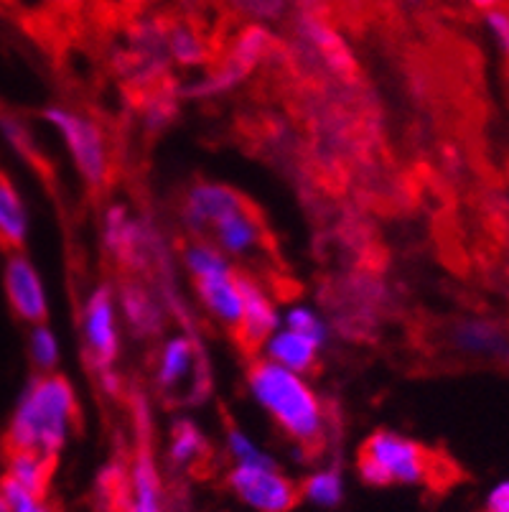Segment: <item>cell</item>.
<instances>
[{"mask_svg": "<svg viewBox=\"0 0 509 512\" xmlns=\"http://www.w3.org/2000/svg\"><path fill=\"white\" fill-rule=\"evenodd\" d=\"M77 416V393L64 375L44 372L28 383L6 434V451H39L56 456L67 444Z\"/></svg>", "mask_w": 509, "mask_h": 512, "instance_id": "obj_1", "label": "cell"}, {"mask_svg": "<svg viewBox=\"0 0 509 512\" xmlns=\"http://www.w3.org/2000/svg\"><path fill=\"white\" fill-rule=\"evenodd\" d=\"M247 388L255 403L273 418L275 426L298 446L316 451L324 441V408L306 377L265 357L252 362Z\"/></svg>", "mask_w": 509, "mask_h": 512, "instance_id": "obj_2", "label": "cell"}, {"mask_svg": "<svg viewBox=\"0 0 509 512\" xmlns=\"http://www.w3.org/2000/svg\"><path fill=\"white\" fill-rule=\"evenodd\" d=\"M433 456L418 441L398 431H375L364 441L357 456V472L364 484L390 487V484H423L431 477Z\"/></svg>", "mask_w": 509, "mask_h": 512, "instance_id": "obj_3", "label": "cell"}, {"mask_svg": "<svg viewBox=\"0 0 509 512\" xmlns=\"http://www.w3.org/2000/svg\"><path fill=\"white\" fill-rule=\"evenodd\" d=\"M44 120L59 133L79 176L92 189L105 184L107 171H110V151H107L105 133H102L100 125L87 115L62 105L46 107Z\"/></svg>", "mask_w": 509, "mask_h": 512, "instance_id": "obj_4", "label": "cell"}, {"mask_svg": "<svg viewBox=\"0 0 509 512\" xmlns=\"http://www.w3.org/2000/svg\"><path fill=\"white\" fill-rule=\"evenodd\" d=\"M82 334L90 365L107 383V390L115 388V362L120 355V324L118 299L107 283H100L90 291L82 311Z\"/></svg>", "mask_w": 509, "mask_h": 512, "instance_id": "obj_5", "label": "cell"}, {"mask_svg": "<svg viewBox=\"0 0 509 512\" xmlns=\"http://www.w3.org/2000/svg\"><path fill=\"white\" fill-rule=\"evenodd\" d=\"M227 482L230 490L255 512H291L301 500V490L275 464H237Z\"/></svg>", "mask_w": 509, "mask_h": 512, "instance_id": "obj_6", "label": "cell"}, {"mask_svg": "<svg viewBox=\"0 0 509 512\" xmlns=\"http://www.w3.org/2000/svg\"><path fill=\"white\" fill-rule=\"evenodd\" d=\"M3 288H6L8 306L18 319L28 324H44L49 316L46 288L41 273L23 250L8 253L6 265H3Z\"/></svg>", "mask_w": 509, "mask_h": 512, "instance_id": "obj_7", "label": "cell"}, {"mask_svg": "<svg viewBox=\"0 0 509 512\" xmlns=\"http://www.w3.org/2000/svg\"><path fill=\"white\" fill-rule=\"evenodd\" d=\"M245 199L240 192H235L227 184H212V181H202L196 184L184 199L181 207V217H184L186 227L194 232H209V227L224 217V214L235 212V209L245 207Z\"/></svg>", "mask_w": 509, "mask_h": 512, "instance_id": "obj_8", "label": "cell"}, {"mask_svg": "<svg viewBox=\"0 0 509 512\" xmlns=\"http://www.w3.org/2000/svg\"><path fill=\"white\" fill-rule=\"evenodd\" d=\"M240 286H242V321H240V327H237V337H240L242 344L250 349L265 347L270 334H273L280 324L278 311H275L270 293L265 291L255 278L240 276Z\"/></svg>", "mask_w": 509, "mask_h": 512, "instance_id": "obj_9", "label": "cell"}, {"mask_svg": "<svg viewBox=\"0 0 509 512\" xmlns=\"http://www.w3.org/2000/svg\"><path fill=\"white\" fill-rule=\"evenodd\" d=\"M194 288L204 309H207L222 327L237 332V327H240L242 321L240 273H237L235 268H227V271L212 273V276L196 278Z\"/></svg>", "mask_w": 509, "mask_h": 512, "instance_id": "obj_10", "label": "cell"}, {"mask_svg": "<svg viewBox=\"0 0 509 512\" xmlns=\"http://www.w3.org/2000/svg\"><path fill=\"white\" fill-rule=\"evenodd\" d=\"M298 36H301L308 49L314 51L316 57H321V62L331 72H336L339 77H352L354 69H357L352 54L319 13L301 11V16H298Z\"/></svg>", "mask_w": 509, "mask_h": 512, "instance_id": "obj_11", "label": "cell"}, {"mask_svg": "<svg viewBox=\"0 0 509 512\" xmlns=\"http://www.w3.org/2000/svg\"><path fill=\"white\" fill-rule=\"evenodd\" d=\"M209 235H212V242L227 258H242V255H250L258 250L263 232H260L258 217L245 204V207L219 217L209 227Z\"/></svg>", "mask_w": 509, "mask_h": 512, "instance_id": "obj_12", "label": "cell"}, {"mask_svg": "<svg viewBox=\"0 0 509 512\" xmlns=\"http://www.w3.org/2000/svg\"><path fill=\"white\" fill-rule=\"evenodd\" d=\"M105 245L120 263L130 268L143 265V248L148 245L146 230L130 217L123 204H112L105 214Z\"/></svg>", "mask_w": 509, "mask_h": 512, "instance_id": "obj_13", "label": "cell"}, {"mask_svg": "<svg viewBox=\"0 0 509 512\" xmlns=\"http://www.w3.org/2000/svg\"><path fill=\"white\" fill-rule=\"evenodd\" d=\"M451 342L466 355L489 357L509 365V334L494 321L461 319L451 332Z\"/></svg>", "mask_w": 509, "mask_h": 512, "instance_id": "obj_14", "label": "cell"}, {"mask_svg": "<svg viewBox=\"0 0 509 512\" xmlns=\"http://www.w3.org/2000/svg\"><path fill=\"white\" fill-rule=\"evenodd\" d=\"M319 352V342L286 327L275 329L268 342H265V357L270 362H275V365L298 372V375H306V372L314 370L316 360H319Z\"/></svg>", "mask_w": 509, "mask_h": 512, "instance_id": "obj_15", "label": "cell"}, {"mask_svg": "<svg viewBox=\"0 0 509 512\" xmlns=\"http://www.w3.org/2000/svg\"><path fill=\"white\" fill-rule=\"evenodd\" d=\"M28 237V212L16 186L0 174V250H21Z\"/></svg>", "mask_w": 509, "mask_h": 512, "instance_id": "obj_16", "label": "cell"}, {"mask_svg": "<svg viewBox=\"0 0 509 512\" xmlns=\"http://www.w3.org/2000/svg\"><path fill=\"white\" fill-rule=\"evenodd\" d=\"M120 311H123L130 327H133V332L140 334V337H151V334L161 332V306L156 304V299H153L146 286L125 283L123 291H120Z\"/></svg>", "mask_w": 509, "mask_h": 512, "instance_id": "obj_17", "label": "cell"}, {"mask_svg": "<svg viewBox=\"0 0 509 512\" xmlns=\"http://www.w3.org/2000/svg\"><path fill=\"white\" fill-rule=\"evenodd\" d=\"M196 365V344L186 334H176L168 339L158 357L156 380L163 390H176Z\"/></svg>", "mask_w": 509, "mask_h": 512, "instance_id": "obj_18", "label": "cell"}, {"mask_svg": "<svg viewBox=\"0 0 509 512\" xmlns=\"http://www.w3.org/2000/svg\"><path fill=\"white\" fill-rule=\"evenodd\" d=\"M54 462L56 456L39 454V451H11L8 454V477L21 484L23 490L46 497Z\"/></svg>", "mask_w": 509, "mask_h": 512, "instance_id": "obj_19", "label": "cell"}, {"mask_svg": "<svg viewBox=\"0 0 509 512\" xmlns=\"http://www.w3.org/2000/svg\"><path fill=\"white\" fill-rule=\"evenodd\" d=\"M130 484H133L130 512H163L161 479H158V469L153 464L151 454H146V451H140L135 456Z\"/></svg>", "mask_w": 509, "mask_h": 512, "instance_id": "obj_20", "label": "cell"}, {"mask_svg": "<svg viewBox=\"0 0 509 512\" xmlns=\"http://www.w3.org/2000/svg\"><path fill=\"white\" fill-rule=\"evenodd\" d=\"M166 49L168 59H174L181 67H199L202 62H207V44L199 36V31H194L186 23H174L166 29Z\"/></svg>", "mask_w": 509, "mask_h": 512, "instance_id": "obj_21", "label": "cell"}, {"mask_svg": "<svg viewBox=\"0 0 509 512\" xmlns=\"http://www.w3.org/2000/svg\"><path fill=\"white\" fill-rule=\"evenodd\" d=\"M273 46V34L265 26H247L245 31L237 34L230 51V59L235 64H240L245 72H252L273 51Z\"/></svg>", "mask_w": 509, "mask_h": 512, "instance_id": "obj_22", "label": "cell"}, {"mask_svg": "<svg viewBox=\"0 0 509 512\" xmlns=\"http://www.w3.org/2000/svg\"><path fill=\"white\" fill-rule=\"evenodd\" d=\"M207 451V439L204 434L199 431L194 421H179L171 431V462L179 464V467H186V464H194L199 462V456Z\"/></svg>", "mask_w": 509, "mask_h": 512, "instance_id": "obj_23", "label": "cell"}, {"mask_svg": "<svg viewBox=\"0 0 509 512\" xmlns=\"http://www.w3.org/2000/svg\"><path fill=\"white\" fill-rule=\"evenodd\" d=\"M184 265L194 281L196 278L212 276V273L232 268L230 258H227V255H224L214 242H207V240H196L191 242V245H186Z\"/></svg>", "mask_w": 509, "mask_h": 512, "instance_id": "obj_24", "label": "cell"}, {"mask_svg": "<svg viewBox=\"0 0 509 512\" xmlns=\"http://www.w3.org/2000/svg\"><path fill=\"white\" fill-rule=\"evenodd\" d=\"M301 497L319 507H336L344 497V479L336 469H319L303 482Z\"/></svg>", "mask_w": 509, "mask_h": 512, "instance_id": "obj_25", "label": "cell"}, {"mask_svg": "<svg viewBox=\"0 0 509 512\" xmlns=\"http://www.w3.org/2000/svg\"><path fill=\"white\" fill-rule=\"evenodd\" d=\"M28 352H31V360H34L36 370L41 372H54V367L59 365V339L51 332V327L44 324H34L31 334H28Z\"/></svg>", "mask_w": 509, "mask_h": 512, "instance_id": "obj_26", "label": "cell"}, {"mask_svg": "<svg viewBox=\"0 0 509 512\" xmlns=\"http://www.w3.org/2000/svg\"><path fill=\"white\" fill-rule=\"evenodd\" d=\"M227 451L235 459L237 464H265V467H273V456L265 454L255 441L247 434H242L240 428H230L227 431Z\"/></svg>", "mask_w": 509, "mask_h": 512, "instance_id": "obj_27", "label": "cell"}, {"mask_svg": "<svg viewBox=\"0 0 509 512\" xmlns=\"http://www.w3.org/2000/svg\"><path fill=\"white\" fill-rule=\"evenodd\" d=\"M283 324H286V329H293V332L311 337L314 342H319L321 347L326 344V334L329 332H326L324 319H321L314 309H308V306H293V309H288Z\"/></svg>", "mask_w": 509, "mask_h": 512, "instance_id": "obj_28", "label": "cell"}, {"mask_svg": "<svg viewBox=\"0 0 509 512\" xmlns=\"http://www.w3.org/2000/svg\"><path fill=\"white\" fill-rule=\"evenodd\" d=\"M0 495L6 497L11 512H54L46 505V497H39L34 495V492L23 490L21 484L13 482L8 474L0 479Z\"/></svg>", "mask_w": 509, "mask_h": 512, "instance_id": "obj_29", "label": "cell"}, {"mask_svg": "<svg viewBox=\"0 0 509 512\" xmlns=\"http://www.w3.org/2000/svg\"><path fill=\"white\" fill-rule=\"evenodd\" d=\"M237 16L255 18V21H273L286 13L291 0H224Z\"/></svg>", "mask_w": 509, "mask_h": 512, "instance_id": "obj_30", "label": "cell"}, {"mask_svg": "<svg viewBox=\"0 0 509 512\" xmlns=\"http://www.w3.org/2000/svg\"><path fill=\"white\" fill-rule=\"evenodd\" d=\"M0 133L6 136V141L16 148L18 153H23L26 158H31V136H28V130L23 128V123L13 115H0Z\"/></svg>", "mask_w": 509, "mask_h": 512, "instance_id": "obj_31", "label": "cell"}, {"mask_svg": "<svg viewBox=\"0 0 509 512\" xmlns=\"http://www.w3.org/2000/svg\"><path fill=\"white\" fill-rule=\"evenodd\" d=\"M176 107L171 102V97H153L151 105L146 107V123L151 130H161L166 128L171 120H174Z\"/></svg>", "mask_w": 509, "mask_h": 512, "instance_id": "obj_32", "label": "cell"}, {"mask_svg": "<svg viewBox=\"0 0 509 512\" xmlns=\"http://www.w3.org/2000/svg\"><path fill=\"white\" fill-rule=\"evenodd\" d=\"M487 29L492 31L494 41L504 51V57H509V13L504 8L487 11Z\"/></svg>", "mask_w": 509, "mask_h": 512, "instance_id": "obj_33", "label": "cell"}, {"mask_svg": "<svg viewBox=\"0 0 509 512\" xmlns=\"http://www.w3.org/2000/svg\"><path fill=\"white\" fill-rule=\"evenodd\" d=\"M487 512H509V479L492 487L487 495Z\"/></svg>", "mask_w": 509, "mask_h": 512, "instance_id": "obj_34", "label": "cell"}, {"mask_svg": "<svg viewBox=\"0 0 509 512\" xmlns=\"http://www.w3.org/2000/svg\"><path fill=\"white\" fill-rule=\"evenodd\" d=\"M326 3H329V0H298L301 11H308V13H319Z\"/></svg>", "mask_w": 509, "mask_h": 512, "instance_id": "obj_35", "label": "cell"}, {"mask_svg": "<svg viewBox=\"0 0 509 512\" xmlns=\"http://www.w3.org/2000/svg\"><path fill=\"white\" fill-rule=\"evenodd\" d=\"M469 3L479 11H494V8H502L504 0H469Z\"/></svg>", "mask_w": 509, "mask_h": 512, "instance_id": "obj_36", "label": "cell"}, {"mask_svg": "<svg viewBox=\"0 0 509 512\" xmlns=\"http://www.w3.org/2000/svg\"><path fill=\"white\" fill-rule=\"evenodd\" d=\"M0 512H11V507H8L6 497H3V495H0Z\"/></svg>", "mask_w": 509, "mask_h": 512, "instance_id": "obj_37", "label": "cell"}, {"mask_svg": "<svg viewBox=\"0 0 509 512\" xmlns=\"http://www.w3.org/2000/svg\"><path fill=\"white\" fill-rule=\"evenodd\" d=\"M56 3H62V6H74V3H79V0H56Z\"/></svg>", "mask_w": 509, "mask_h": 512, "instance_id": "obj_38", "label": "cell"}]
</instances>
